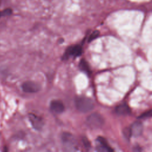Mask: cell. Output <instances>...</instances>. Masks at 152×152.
Here are the masks:
<instances>
[{
    "mask_svg": "<svg viewBox=\"0 0 152 152\" xmlns=\"http://www.w3.org/2000/svg\"><path fill=\"white\" fill-rule=\"evenodd\" d=\"M79 67L81 71H84L87 75H90L91 74V69L90 68L89 65L86 60L82 59L80 61L79 64Z\"/></svg>",
    "mask_w": 152,
    "mask_h": 152,
    "instance_id": "cell-11",
    "label": "cell"
},
{
    "mask_svg": "<svg viewBox=\"0 0 152 152\" xmlns=\"http://www.w3.org/2000/svg\"><path fill=\"white\" fill-rule=\"evenodd\" d=\"M86 124L90 128L98 129L103 125L104 119L100 114L93 113L87 117Z\"/></svg>",
    "mask_w": 152,
    "mask_h": 152,
    "instance_id": "cell-3",
    "label": "cell"
},
{
    "mask_svg": "<svg viewBox=\"0 0 152 152\" xmlns=\"http://www.w3.org/2000/svg\"><path fill=\"white\" fill-rule=\"evenodd\" d=\"M83 144H84L86 148H89V147H90V143H89V142L87 141V140L86 138H84L83 139Z\"/></svg>",
    "mask_w": 152,
    "mask_h": 152,
    "instance_id": "cell-15",
    "label": "cell"
},
{
    "mask_svg": "<svg viewBox=\"0 0 152 152\" xmlns=\"http://www.w3.org/2000/svg\"><path fill=\"white\" fill-rule=\"evenodd\" d=\"M116 112L120 115H126L130 113L131 110L126 104H121L115 109Z\"/></svg>",
    "mask_w": 152,
    "mask_h": 152,
    "instance_id": "cell-10",
    "label": "cell"
},
{
    "mask_svg": "<svg viewBox=\"0 0 152 152\" xmlns=\"http://www.w3.org/2000/svg\"><path fill=\"white\" fill-rule=\"evenodd\" d=\"M129 129L131 135L134 137H138L142 132V124L140 122H135Z\"/></svg>",
    "mask_w": 152,
    "mask_h": 152,
    "instance_id": "cell-9",
    "label": "cell"
},
{
    "mask_svg": "<svg viewBox=\"0 0 152 152\" xmlns=\"http://www.w3.org/2000/svg\"><path fill=\"white\" fill-rule=\"evenodd\" d=\"M96 148L98 151L103 152H111L113 151V150L107 144L106 140L101 137H99L97 138Z\"/></svg>",
    "mask_w": 152,
    "mask_h": 152,
    "instance_id": "cell-7",
    "label": "cell"
},
{
    "mask_svg": "<svg viewBox=\"0 0 152 152\" xmlns=\"http://www.w3.org/2000/svg\"><path fill=\"white\" fill-rule=\"evenodd\" d=\"M99 31L96 30V31H93V32L90 34V36H89L88 42H91L92 40H93L94 39H95L96 37H97L99 36Z\"/></svg>",
    "mask_w": 152,
    "mask_h": 152,
    "instance_id": "cell-12",
    "label": "cell"
},
{
    "mask_svg": "<svg viewBox=\"0 0 152 152\" xmlns=\"http://www.w3.org/2000/svg\"><path fill=\"white\" fill-rule=\"evenodd\" d=\"M2 12H1V11H0V17H2Z\"/></svg>",
    "mask_w": 152,
    "mask_h": 152,
    "instance_id": "cell-16",
    "label": "cell"
},
{
    "mask_svg": "<svg viewBox=\"0 0 152 152\" xmlns=\"http://www.w3.org/2000/svg\"><path fill=\"white\" fill-rule=\"evenodd\" d=\"M151 115V110H149L143 113H142L139 117L138 118L140 119H145V118H148L149 117H150Z\"/></svg>",
    "mask_w": 152,
    "mask_h": 152,
    "instance_id": "cell-13",
    "label": "cell"
},
{
    "mask_svg": "<svg viewBox=\"0 0 152 152\" xmlns=\"http://www.w3.org/2000/svg\"><path fill=\"white\" fill-rule=\"evenodd\" d=\"M62 144L68 151H78V144L75 137L71 134L64 132L61 137Z\"/></svg>",
    "mask_w": 152,
    "mask_h": 152,
    "instance_id": "cell-2",
    "label": "cell"
},
{
    "mask_svg": "<svg viewBox=\"0 0 152 152\" xmlns=\"http://www.w3.org/2000/svg\"><path fill=\"white\" fill-rule=\"evenodd\" d=\"M82 48L80 45H74L69 47L63 56V59H68L69 57H77L81 55Z\"/></svg>",
    "mask_w": 152,
    "mask_h": 152,
    "instance_id": "cell-4",
    "label": "cell"
},
{
    "mask_svg": "<svg viewBox=\"0 0 152 152\" xmlns=\"http://www.w3.org/2000/svg\"><path fill=\"white\" fill-rule=\"evenodd\" d=\"M28 118L32 126L36 130H40L43 126V121L42 118L35 114L30 113L28 115Z\"/></svg>",
    "mask_w": 152,
    "mask_h": 152,
    "instance_id": "cell-5",
    "label": "cell"
},
{
    "mask_svg": "<svg viewBox=\"0 0 152 152\" xmlns=\"http://www.w3.org/2000/svg\"><path fill=\"white\" fill-rule=\"evenodd\" d=\"M21 87L24 92L28 93H36L40 90V86L37 83L30 81L24 82Z\"/></svg>",
    "mask_w": 152,
    "mask_h": 152,
    "instance_id": "cell-6",
    "label": "cell"
},
{
    "mask_svg": "<svg viewBox=\"0 0 152 152\" xmlns=\"http://www.w3.org/2000/svg\"><path fill=\"white\" fill-rule=\"evenodd\" d=\"M2 12V16H6V15H9L11 14L12 12V10L10 8H8V9H6L5 10H4L3 11H1Z\"/></svg>",
    "mask_w": 152,
    "mask_h": 152,
    "instance_id": "cell-14",
    "label": "cell"
},
{
    "mask_svg": "<svg viewBox=\"0 0 152 152\" xmlns=\"http://www.w3.org/2000/svg\"><path fill=\"white\" fill-rule=\"evenodd\" d=\"M50 108L53 113L56 114L62 113L65 109V107L62 102L58 100H54L50 102Z\"/></svg>",
    "mask_w": 152,
    "mask_h": 152,
    "instance_id": "cell-8",
    "label": "cell"
},
{
    "mask_svg": "<svg viewBox=\"0 0 152 152\" xmlns=\"http://www.w3.org/2000/svg\"><path fill=\"white\" fill-rule=\"evenodd\" d=\"M75 104L77 110L83 113L88 112L94 107L92 100L84 96L77 97L75 100Z\"/></svg>",
    "mask_w": 152,
    "mask_h": 152,
    "instance_id": "cell-1",
    "label": "cell"
}]
</instances>
